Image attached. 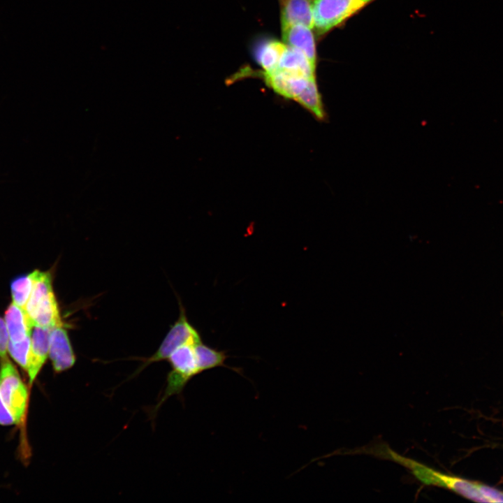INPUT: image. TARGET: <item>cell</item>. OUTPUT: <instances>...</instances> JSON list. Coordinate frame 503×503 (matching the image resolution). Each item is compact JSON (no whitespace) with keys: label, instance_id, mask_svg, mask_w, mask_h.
Returning <instances> with one entry per match:
<instances>
[{"label":"cell","instance_id":"12","mask_svg":"<svg viewBox=\"0 0 503 503\" xmlns=\"http://www.w3.org/2000/svg\"><path fill=\"white\" fill-rule=\"evenodd\" d=\"M282 29L293 24H302L313 28L312 1L309 0H289L282 11Z\"/></svg>","mask_w":503,"mask_h":503},{"label":"cell","instance_id":"5","mask_svg":"<svg viewBox=\"0 0 503 503\" xmlns=\"http://www.w3.org/2000/svg\"><path fill=\"white\" fill-rule=\"evenodd\" d=\"M374 0H313V28L325 34Z\"/></svg>","mask_w":503,"mask_h":503},{"label":"cell","instance_id":"17","mask_svg":"<svg viewBox=\"0 0 503 503\" xmlns=\"http://www.w3.org/2000/svg\"><path fill=\"white\" fill-rule=\"evenodd\" d=\"M34 284V272L15 278L10 284L12 302L24 309Z\"/></svg>","mask_w":503,"mask_h":503},{"label":"cell","instance_id":"21","mask_svg":"<svg viewBox=\"0 0 503 503\" xmlns=\"http://www.w3.org/2000/svg\"><path fill=\"white\" fill-rule=\"evenodd\" d=\"M13 424H15L13 417L0 398V425H10Z\"/></svg>","mask_w":503,"mask_h":503},{"label":"cell","instance_id":"13","mask_svg":"<svg viewBox=\"0 0 503 503\" xmlns=\"http://www.w3.org/2000/svg\"><path fill=\"white\" fill-rule=\"evenodd\" d=\"M315 68L302 51L287 45L277 69L299 77L314 78Z\"/></svg>","mask_w":503,"mask_h":503},{"label":"cell","instance_id":"9","mask_svg":"<svg viewBox=\"0 0 503 503\" xmlns=\"http://www.w3.org/2000/svg\"><path fill=\"white\" fill-rule=\"evenodd\" d=\"M266 83L277 94L288 99L296 100L314 78L296 76L285 71L276 69L264 73Z\"/></svg>","mask_w":503,"mask_h":503},{"label":"cell","instance_id":"7","mask_svg":"<svg viewBox=\"0 0 503 503\" xmlns=\"http://www.w3.org/2000/svg\"><path fill=\"white\" fill-rule=\"evenodd\" d=\"M49 357L55 374L71 369L75 363L76 356L64 325L51 330Z\"/></svg>","mask_w":503,"mask_h":503},{"label":"cell","instance_id":"1","mask_svg":"<svg viewBox=\"0 0 503 503\" xmlns=\"http://www.w3.org/2000/svg\"><path fill=\"white\" fill-rule=\"evenodd\" d=\"M377 455L407 468L416 479L425 486L444 488L474 502H491L480 492L476 483L439 472L398 453L385 444L380 446Z\"/></svg>","mask_w":503,"mask_h":503},{"label":"cell","instance_id":"2","mask_svg":"<svg viewBox=\"0 0 503 503\" xmlns=\"http://www.w3.org/2000/svg\"><path fill=\"white\" fill-rule=\"evenodd\" d=\"M34 284L24 311L32 325L52 328L64 325L50 272L34 270Z\"/></svg>","mask_w":503,"mask_h":503},{"label":"cell","instance_id":"18","mask_svg":"<svg viewBox=\"0 0 503 503\" xmlns=\"http://www.w3.org/2000/svg\"><path fill=\"white\" fill-rule=\"evenodd\" d=\"M31 347V337L19 342L8 341V352L12 358L24 370H27Z\"/></svg>","mask_w":503,"mask_h":503},{"label":"cell","instance_id":"14","mask_svg":"<svg viewBox=\"0 0 503 503\" xmlns=\"http://www.w3.org/2000/svg\"><path fill=\"white\" fill-rule=\"evenodd\" d=\"M286 48V43L277 40L265 41L257 48L256 61L263 68L264 73H270L277 68Z\"/></svg>","mask_w":503,"mask_h":503},{"label":"cell","instance_id":"20","mask_svg":"<svg viewBox=\"0 0 503 503\" xmlns=\"http://www.w3.org/2000/svg\"><path fill=\"white\" fill-rule=\"evenodd\" d=\"M9 335L4 319L0 317V358L6 357Z\"/></svg>","mask_w":503,"mask_h":503},{"label":"cell","instance_id":"11","mask_svg":"<svg viewBox=\"0 0 503 503\" xmlns=\"http://www.w3.org/2000/svg\"><path fill=\"white\" fill-rule=\"evenodd\" d=\"M9 341L19 342L31 337L34 326L24 309L13 302L8 306L4 314Z\"/></svg>","mask_w":503,"mask_h":503},{"label":"cell","instance_id":"15","mask_svg":"<svg viewBox=\"0 0 503 503\" xmlns=\"http://www.w3.org/2000/svg\"><path fill=\"white\" fill-rule=\"evenodd\" d=\"M198 364L203 372L218 367H225L240 372V369L231 367L225 364L228 356L224 351L212 348L202 341L198 342L195 347Z\"/></svg>","mask_w":503,"mask_h":503},{"label":"cell","instance_id":"4","mask_svg":"<svg viewBox=\"0 0 503 503\" xmlns=\"http://www.w3.org/2000/svg\"><path fill=\"white\" fill-rule=\"evenodd\" d=\"M0 398L15 424L21 423L27 407L28 390L7 356L1 358Z\"/></svg>","mask_w":503,"mask_h":503},{"label":"cell","instance_id":"16","mask_svg":"<svg viewBox=\"0 0 503 503\" xmlns=\"http://www.w3.org/2000/svg\"><path fill=\"white\" fill-rule=\"evenodd\" d=\"M318 119L323 120L326 113L321 95L319 92L316 79L310 80L306 88L295 100Z\"/></svg>","mask_w":503,"mask_h":503},{"label":"cell","instance_id":"10","mask_svg":"<svg viewBox=\"0 0 503 503\" xmlns=\"http://www.w3.org/2000/svg\"><path fill=\"white\" fill-rule=\"evenodd\" d=\"M282 29L285 43L302 51L311 64L316 68V48L311 29L302 24H293Z\"/></svg>","mask_w":503,"mask_h":503},{"label":"cell","instance_id":"3","mask_svg":"<svg viewBox=\"0 0 503 503\" xmlns=\"http://www.w3.org/2000/svg\"><path fill=\"white\" fill-rule=\"evenodd\" d=\"M202 341L201 335L193 337L178 347L169 356L167 360L171 370L167 375L166 386L158 404L154 407V414L170 396L180 395L187 384L203 371L198 364L196 344Z\"/></svg>","mask_w":503,"mask_h":503},{"label":"cell","instance_id":"8","mask_svg":"<svg viewBox=\"0 0 503 503\" xmlns=\"http://www.w3.org/2000/svg\"><path fill=\"white\" fill-rule=\"evenodd\" d=\"M52 328L34 326L31 335V347L27 372L29 385L35 381L49 356L50 337Z\"/></svg>","mask_w":503,"mask_h":503},{"label":"cell","instance_id":"6","mask_svg":"<svg viewBox=\"0 0 503 503\" xmlns=\"http://www.w3.org/2000/svg\"><path fill=\"white\" fill-rule=\"evenodd\" d=\"M201 335L199 332L188 321L185 309L180 305V314L178 319L172 326L156 351L150 357L144 360L143 365L137 370V374L148 365L167 360L169 356L178 347L193 337Z\"/></svg>","mask_w":503,"mask_h":503},{"label":"cell","instance_id":"19","mask_svg":"<svg viewBox=\"0 0 503 503\" xmlns=\"http://www.w3.org/2000/svg\"><path fill=\"white\" fill-rule=\"evenodd\" d=\"M480 492L491 502H503V493L492 487L476 483Z\"/></svg>","mask_w":503,"mask_h":503}]
</instances>
